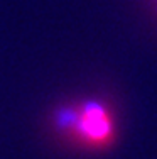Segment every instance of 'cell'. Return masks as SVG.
<instances>
[{
    "mask_svg": "<svg viewBox=\"0 0 157 159\" xmlns=\"http://www.w3.org/2000/svg\"><path fill=\"white\" fill-rule=\"evenodd\" d=\"M155 2H157V0H155Z\"/></svg>",
    "mask_w": 157,
    "mask_h": 159,
    "instance_id": "cell-2",
    "label": "cell"
},
{
    "mask_svg": "<svg viewBox=\"0 0 157 159\" xmlns=\"http://www.w3.org/2000/svg\"><path fill=\"white\" fill-rule=\"evenodd\" d=\"M58 124L88 149H108L117 137L113 110L102 100H85L69 108H61Z\"/></svg>",
    "mask_w": 157,
    "mask_h": 159,
    "instance_id": "cell-1",
    "label": "cell"
}]
</instances>
